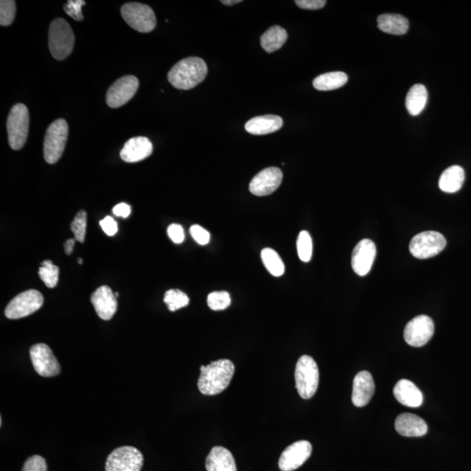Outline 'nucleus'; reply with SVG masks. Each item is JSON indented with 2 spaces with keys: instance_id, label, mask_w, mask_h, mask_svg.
Instances as JSON below:
<instances>
[{
  "instance_id": "obj_1",
  "label": "nucleus",
  "mask_w": 471,
  "mask_h": 471,
  "mask_svg": "<svg viewBox=\"0 0 471 471\" xmlns=\"http://www.w3.org/2000/svg\"><path fill=\"white\" fill-rule=\"evenodd\" d=\"M200 371L198 389L205 396H216L229 387L235 373V366L229 359H223L201 366Z\"/></svg>"
},
{
  "instance_id": "obj_30",
  "label": "nucleus",
  "mask_w": 471,
  "mask_h": 471,
  "mask_svg": "<svg viewBox=\"0 0 471 471\" xmlns=\"http://www.w3.org/2000/svg\"><path fill=\"white\" fill-rule=\"evenodd\" d=\"M59 269L50 260L42 262L38 275L48 288H54L58 284Z\"/></svg>"
},
{
  "instance_id": "obj_31",
  "label": "nucleus",
  "mask_w": 471,
  "mask_h": 471,
  "mask_svg": "<svg viewBox=\"0 0 471 471\" xmlns=\"http://www.w3.org/2000/svg\"><path fill=\"white\" fill-rule=\"evenodd\" d=\"M163 301L167 304L170 312H174V311L187 306L190 303V299L180 290H169L164 295Z\"/></svg>"
},
{
  "instance_id": "obj_14",
  "label": "nucleus",
  "mask_w": 471,
  "mask_h": 471,
  "mask_svg": "<svg viewBox=\"0 0 471 471\" xmlns=\"http://www.w3.org/2000/svg\"><path fill=\"white\" fill-rule=\"evenodd\" d=\"M283 173L277 167H270L260 171L253 177L249 185L251 194L257 197H264L274 193L281 186Z\"/></svg>"
},
{
  "instance_id": "obj_35",
  "label": "nucleus",
  "mask_w": 471,
  "mask_h": 471,
  "mask_svg": "<svg viewBox=\"0 0 471 471\" xmlns=\"http://www.w3.org/2000/svg\"><path fill=\"white\" fill-rule=\"evenodd\" d=\"M16 14V3L13 0H1L0 2V24L10 26Z\"/></svg>"
},
{
  "instance_id": "obj_34",
  "label": "nucleus",
  "mask_w": 471,
  "mask_h": 471,
  "mask_svg": "<svg viewBox=\"0 0 471 471\" xmlns=\"http://www.w3.org/2000/svg\"><path fill=\"white\" fill-rule=\"evenodd\" d=\"M70 228H71L75 239L80 243H84L87 232V212L84 211L78 212Z\"/></svg>"
},
{
  "instance_id": "obj_33",
  "label": "nucleus",
  "mask_w": 471,
  "mask_h": 471,
  "mask_svg": "<svg viewBox=\"0 0 471 471\" xmlns=\"http://www.w3.org/2000/svg\"><path fill=\"white\" fill-rule=\"evenodd\" d=\"M207 303L209 308L213 311H222L228 308L232 303L229 292H213L209 293L207 298Z\"/></svg>"
},
{
  "instance_id": "obj_18",
  "label": "nucleus",
  "mask_w": 471,
  "mask_h": 471,
  "mask_svg": "<svg viewBox=\"0 0 471 471\" xmlns=\"http://www.w3.org/2000/svg\"><path fill=\"white\" fill-rule=\"evenodd\" d=\"M375 385L371 373L361 371L354 377L352 385V401L355 407L362 408L371 401L375 394Z\"/></svg>"
},
{
  "instance_id": "obj_24",
  "label": "nucleus",
  "mask_w": 471,
  "mask_h": 471,
  "mask_svg": "<svg viewBox=\"0 0 471 471\" xmlns=\"http://www.w3.org/2000/svg\"><path fill=\"white\" fill-rule=\"evenodd\" d=\"M377 22H378V28L380 31L394 35L407 33L408 27H410L408 20L400 14H382L378 17Z\"/></svg>"
},
{
  "instance_id": "obj_10",
  "label": "nucleus",
  "mask_w": 471,
  "mask_h": 471,
  "mask_svg": "<svg viewBox=\"0 0 471 471\" xmlns=\"http://www.w3.org/2000/svg\"><path fill=\"white\" fill-rule=\"evenodd\" d=\"M143 456L139 449L131 446L115 449L108 456L106 471H141Z\"/></svg>"
},
{
  "instance_id": "obj_41",
  "label": "nucleus",
  "mask_w": 471,
  "mask_h": 471,
  "mask_svg": "<svg viewBox=\"0 0 471 471\" xmlns=\"http://www.w3.org/2000/svg\"><path fill=\"white\" fill-rule=\"evenodd\" d=\"M295 3L301 9L319 10L326 6L327 1L324 0H297Z\"/></svg>"
},
{
  "instance_id": "obj_26",
  "label": "nucleus",
  "mask_w": 471,
  "mask_h": 471,
  "mask_svg": "<svg viewBox=\"0 0 471 471\" xmlns=\"http://www.w3.org/2000/svg\"><path fill=\"white\" fill-rule=\"evenodd\" d=\"M428 100V91L421 84L411 87L406 97V107L411 115L417 117L424 111Z\"/></svg>"
},
{
  "instance_id": "obj_16",
  "label": "nucleus",
  "mask_w": 471,
  "mask_h": 471,
  "mask_svg": "<svg viewBox=\"0 0 471 471\" xmlns=\"http://www.w3.org/2000/svg\"><path fill=\"white\" fill-rule=\"evenodd\" d=\"M376 256V246L372 240L359 241L352 254V267L356 274L366 276L371 270Z\"/></svg>"
},
{
  "instance_id": "obj_43",
  "label": "nucleus",
  "mask_w": 471,
  "mask_h": 471,
  "mask_svg": "<svg viewBox=\"0 0 471 471\" xmlns=\"http://www.w3.org/2000/svg\"><path fill=\"white\" fill-rule=\"evenodd\" d=\"M76 239H70L66 240L64 244L65 253L66 255H70L73 253V247H75Z\"/></svg>"
},
{
  "instance_id": "obj_12",
  "label": "nucleus",
  "mask_w": 471,
  "mask_h": 471,
  "mask_svg": "<svg viewBox=\"0 0 471 471\" xmlns=\"http://www.w3.org/2000/svg\"><path fill=\"white\" fill-rule=\"evenodd\" d=\"M139 87V80L134 75L121 77L108 89L106 101L108 107L124 106L135 96Z\"/></svg>"
},
{
  "instance_id": "obj_21",
  "label": "nucleus",
  "mask_w": 471,
  "mask_h": 471,
  "mask_svg": "<svg viewBox=\"0 0 471 471\" xmlns=\"http://www.w3.org/2000/svg\"><path fill=\"white\" fill-rule=\"evenodd\" d=\"M394 394L396 399L404 406L418 408L424 403V394L410 380H399L394 387Z\"/></svg>"
},
{
  "instance_id": "obj_9",
  "label": "nucleus",
  "mask_w": 471,
  "mask_h": 471,
  "mask_svg": "<svg viewBox=\"0 0 471 471\" xmlns=\"http://www.w3.org/2000/svg\"><path fill=\"white\" fill-rule=\"evenodd\" d=\"M44 298L37 290H28L10 300L5 314L10 320H17L34 313L43 305Z\"/></svg>"
},
{
  "instance_id": "obj_13",
  "label": "nucleus",
  "mask_w": 471,
  "mask_h": 471,
  "mask_svg": "<svg viewBox=\"0 0 471 471\" xmlns=\"http://www.w3.org/2000/svg\"><path fill=\"white\" fill-rule=\"evenodd\" d=\"M30 358L35 371L42 377H54L61 373V366L47 345L38 343L30 349Z\"/></svg>"
},
{
  "instance_id": "obj_40",
  "label": "nucleus",
  "mask_w": 471,
  "mask_h": 471,
  "mask_svg": "<svg viewBox=\"0 0 471 471\" xmlns=\"http://www.w3.org/2000/svg\"><path fill=\"white\" fill-rule=\"evenodd\" d=\"M101 228L107 236H114L118 232L117 223L112 216H107L100 222Z\"/></svg>"
},
{
  "instance_id": "obj_36",
  "label": "nucleus",
  "mask_w": 471,
  "mask_h": 471,
  "mask_svg": "<svg viewBox=\"0 0 471 471\" xmlns=\"http://www.w3.org/2000/svg\"><path fill=\"white\" fill-rule=\"evenodd\" d=\"M85 1L83 0H69L64 6V10L66 14L76 21H82L84 20L82 8L85 6Z\"/></svg>"
},
{
  "instance_id": "obj_2",
  "label": "nucleus",
  "mask_w": 471,
  "mask_h": 471,
  "mask_svg": "<svg viewBox=\"0 0 471 471\" xmlns=\"http://www.w3.org/2000/svg\"><path fill=\"white\" fill-rule=\"evenodd\" d=\"M207 73V65L204 59L190 57L177 63L167 73V80L176 89L188 90L204 82Z\"/></svg>"
},
{
  "instance_id": "obj_6",
  "label": "nucleus",
  "mask_w": 471,
  "mask_h": 471,
  "mask_svg": "<svg viewBox=\"0 0 471 471\" xmlns=\"http://www.w3.org/2000/svg\"><path fill=\"white\" fill-rule=\"evenodd\" d=\"M10 148L22 149L27 142L29 130V112L22 103L16 104L10 111L6 122Z\"/></svg>"
},
{
  "instance_id": "obj_39",
  "label": "nucleus",
  "mask_w": 471,
  "mask_h": 471,
  "mask_svg": "<svg viewBox=\"0 0 471 471\" xmlns=\"http://www.w3.org/2000/svg\"><path fill=\"white\" fill-rule=\"evenodd\" d=\"M167 235L174 244H181L185 239L184 230L183 227L177 223H172L167 228Z\"/></svg>"
},
{
  "instance_id": "obj_15",
  "label": "nucleus",
  "mask_w": 471,
  "mask_h": 471,
  "mask_svg": "<svg viewBox=\"0 0 471 471\" xmlns=\"http://www.w3.org/2000/svg\"><path fill=\"white\" fill-rule=\"evenodd\" d=\"M313 447L309 442L299 441L292 443L281 454L278 467L282 471H293L299 469L312 455Z\"/></svg>"
},
{
  "instance_id": "obj_38",
  "label": "nucleus",
  "mask_w": 471,
  "mask_h": 471,
  "mask_svg": "<svg viewBox=\"0 0 471 471\" xmlns=\"http://www.w3.org/2000/svg\"><path fill=\"white\" fill-rule=\"evenodd\" d=\"M190 233L195 242L201 244V246H205V244L209 242V239H211V235H209L208 230L202 228L200 225H192L190 229Z\"/></svg>"
},
{
  "instance_id": "obj_4",
  "label": "nucleus",
  "mask_w": 471,
  "mask_h": 471,
  "mask_svg": "<svg viewBox=\"0 0 471 471\" xmlns=\"http://www.w3.org/2000/svg\"><path fill=\"white\" fill-rule=\"evenodd\" d=\"M320 372L317 363L308 355H303L295 368L296 389L303 399H310L319 387Z\"/></svg>"
},
{
  "instance_id": "obj_5",
  "label": "nucleus",
  "mask_w": 471,
  "mask_h": 471,
  "mask_svg": "<svg viewBox=\"0 0 471 471\" xmlns=\"http://www.w3.org/2000/svg\"><path fill=\"white\" fill-rule=\"evenodd\" d=\"M68 136V124L64 119L52 122L45 133L44 158L49 164L57 163L64 152Z\"/></svg>"
},
{
  "instance_id": "obj_44",
  "label": "nucleus",
  "mask_w": 471,
  "mask_h": 471,
  "mask_svg": "<svg viewBox=\"0 0 471 471\" xmlns=\"http://www.w3.org/2000/svg\"><path fill=\"white\" fill-rule=\"evenodd\" d=\"M241 0H222L221 3L225 6H233L235 3H241Z\"/></svg>"
},
{
  "instance_id": "obj_8",
  "label": "nucleus",
  "mask_w": 471,
  "mask_h": 471,
  "mask_svg": "<svg viewBox=\"0 0 471 471\" xmlns=\"http://www.w3.org/2000/svg\"><path fill=\"white\" fill-rule=\"evenodd\" d=\"M445 237L438 232L417 234L410 241V251L419 260H427L438 255L446 246Z\"/></svg>"
},
{
  "instance_id": "obj_27",
  "label": "nucleus",
  "mask_w": 471,
  "mask_h": 471,
  "mask_svg": "<svg viewBox=\"0 0 471 471\" xmlns=\"http://www.w3.org/2000/svg\"><path fill=\"white\" fill-rule=\"evenodd\" d=\"M287 40V33L284 28L274 26L269 28L260 38L261 47L267 52H274L281 49Z\"/></svg>"
},
{
  "instance_id": "obj_32",
  "label": "nucleus",
  "mask_w": 471,
  "mask_h": 471,
  "mask_svg": "<svg viewBox=\"0 0 471 471\" xmlns=\"http://www.w3.org/2000/svg\"><path fill=\"white\" fill-rule=\"evenodd\" d=\"M297 251L299 260L305 262H309L313 255V240L310 234L306 230H302L299 233L298 240H297Z\"/></svg>"
},
{
  "instance_id": "obj_11",
  "label": "nucleus",
  "mask_w": 471,
  "mask_h": 471,
  "mask_svg": "<svg viewBox=\"0 0 471 471\" xmlns=\"http://www.w3.org/2000/svg\"><path fill=\"white\" fill-rule=\"evenodd\" d=\"M435 326L431 317L419 315L407 324L404 329V340L414 347H424L434 335Z\"/></svg>"
},
{
  "instance_id": "obj_45",
  "label": "nucleus",
  "mask_w": 471,
  "mask_h": 471,
  "mask_svg": "<svg viewBox=\"0 0 471 471\" xmlns=\"http://www.w3.org/2000/svg\"><path fill=\"white\" fill-rule=\"evenodd\" d=\"M82 262H83V260H82V258H79V260H78V263H79L80 264H82Z\"/></svg>"
},
{
  "instance_id": "obj_29",
  "label": "nucleus",
  "mask_w": 471,
  "mask_h": 471,
  "mask_svg": "<svg viewBox=\"0 0 471 471\" xmlns=\"http://www.w3.org/2000/svg\"><path fill=\"white\" fill-rule=\"evenodd\" d=\"M261 260L267 270L274 277H281L285 274L284 262L279 257L277 251L271 248H264L262 250Z\"/></svg>"
},
{
  "instance_id": "obj_42",
  "label": "nucleus",
  "mask_w": 471,
  "mask_h": 471,
  "mask_svg": "<svg viewBox=\"0 0 471 471\" xmlns=\"http://www.w3.org/2000/svg\"><path fill=\"white\" fill-rule=\"evenodd\" d=\"M113 212L115 216H121V218H128L130 215L131 209L130 206L124 202L115 205L113 209Z\"/></svg>"
},
{
  "instance_id": "obj_17",
  "label": "nucleus",
  "mask_w": 471,
  "mask_h": 471,
  "mask_svg": "<svg viewBox=\"0 0 471 471\" xmlns=\"http://www.w3.org/2000/svg\"><path fill=\"white\" fill-rule=\"evenodd\" d=\"M91 302L93 304L97 315L103 320H110L117 311V299L107 285L100 286L91 296Z\"/></svg>"
},
{
  "instance_id": "obj_3",
  "label": "nucleus",
  "mask_w": 471,
  "mask_h": 471,
  "mask_svg": "<svg viewBox=\"0 0 471 471\" xmlns=\"http://www.w3.org/2000/svg\"><path fill=\"white\" fill-rule=\"evenodd\" d=\"M75 45V34L65 20L56 19L50 24L48 47L52 57L58 61L68 58Z\"/></svg>"
},
{
  "instance_id": "obj_23",
  "label": "nucleus",
  "mask_w": 471,
  "mask_h": 471,
  "mask_svg": "<svg viewBox=\"0 0 471 471\" xmlns=\"http://www.w3.org/2000/svg\"><path fill=\"white\" fill-rule=\"evenodd\" d=\"M283 126V119L278 115L267 114L254 117L246 124L248 133L254 135H264L279 130Z\"/></svg>"
},
{
  "instance_id": "obj_25",
  "label": "nucleus",
  "mask_w": 471,
  "mask_h": 471,
  "mask_svg": "<svg viewBox=\"0 0 471 471\" xmlns=\"http://www.w3.org/2000/svg\"><path fill=\"white\" fill-rule=\"evenodd\" d=\"M465 174L462 167L454 165L443 171L439 179V188L446 193H455L462 188Z\"/></svg>"
},
{
  "instance_id": "obj_7",
  "label": "nucleus",
  "mask_w": 471,
  "mask_h": 471,
  "mask_svg": "<svg viewBox=\"0 0 471 471\" xmlns=\"http://www.w3.org/2000/svg\"><path fill=\"white\" fill-rule=\"evenodd\" d=\"M122 17L139 33H150L155 29L156 17L151 7L141 3H127L121 9Z\"/></svg>"
},
{
  "instance_id": "obj_19",
  "label": "nucleus",
  "mask_w": 471,
  "mask_h": 471,
  "mask_svg": "<svg viewBox=\"0 0 471 471\" xmlns=\"http://www.w3.org/2000/svg\"><path fill=\"white\" fill-rule=\"evenodd\" d=\"M153 146L148 138L139 136L128 140L121 151V158L126 163H137L151 155Z\"/></svg>"
},
{
  "instance_id": "obj_28",
  "label": "nucleus",
  "mask_w": 471,
  "mask_h": 471,
  "mask_svg": "<svg viewBox=\"0 0 471 471\" xmlns=\"http://www.w3.org/2000/svg\"><path fill=\"white\" fill-rule=\"evenodd\" d=\"M348 77L343 72L323 73L313 80L314 89L320 91H330L340 89L347 84Z\"/></svg>"
},
{
  "instance_id": "obj_37",
  "label": "nucleus",
  "mask_w": 471,
  "mask_h": 471,
  "mask_svg": "<svg viewBox=\"0 0 471 471\" xmlns=\"http://www.w3.org/2000/svg\"><path fill=\"white\" fill-rule=\"evenodd\" d=\"M22 471H47V463L40 456H33L24 463Z\"/></svg>"
},
{
  "instance_id": "obj_20",
  "label": "nucleus",
  "mask_w": 471,
  "mask_h": 471,
  "mask_svg": "<svg viewBox=\"0 0 471 471\" xmlns=\"http://www.w3.org/2000/svg\"><path fill=\"white\" fill-rule=\"evenodd\" d=\"M396 429L400 435L407 438H420L428 431V426L424 419L417 414L404 413L396 418Z\"/></svg>"
},
{
  "instance_id": "obj_46",
  "label": "nucleus",
  "mask_w": 471,
  "mask_h": 471,
  "mask_svg": "<svg viewBox=\"0 0 471 471\" xmlns=\"http://www.w3.org/2000/svg\"><path fill=\"white\" fill-rule=\"evenodd\" d=\"M115 296H117V297H119V293L118 292L115 293Z\"/></svg>"
},
{
  "instance_id": "obj_22",
  "label": "nucleus",
  "mask_w": 471,
  "mask_h": 471,
  "mask_svg": "<svg viewBox=\"0 0 471 471\" xmlns=\"http://www.w3.org/2000/svg\"><path fill=\"white\" fill-rule=\"evenodd\" d=\"M207 471H237L235 459L228 449L221 446L214 447L206 458Z\"/></svg>"
}]
</instances>
